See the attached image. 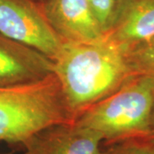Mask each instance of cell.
Segmentation results:
<instances>
[{
  "instance_id": "cell-1",
  "label": "cell",
  "mask_w": 154,
  "mask_h": 154,
  "mask_svg": "<svg viewBox=\"0 0 154 154\" xmlns=\"http://www.w3.org/2000/svg\"><path fill=\"white\" fill-rule=\"evenodd\" d=\"M52 61L53 74L74 122L134 76L123 51L105 37L89 43L63 42Z\"/></svg>"
},
{
  "instance_id": "cell-2",
  "label": "cell",
  "mask_w": 154,
  "mask_h": 154,
  "mask_svg": "<svg viewBox=\"0 0 154 154\" xmlns=\"http://www.w3.org/2000/svg\"><path fill=\"white\" fill-rule=\"evenodd\" d=\"M74 122L54 74L37 82L0 88V141L22 145L54 123Z\"/></svg>"
},
{
  "instance_id": "cell-3",
  "label": "cell",
  "mask_w": 154,
  "mask_h": 154,
  "mask_svg": "<svg viewBox=\"0 0 154 154\" xmlns=\"http://www.w3.org/2000/svg\"><path fill=\"white\" fill-rule=\"evenodd\" d=\"M154 78L134 75L109 97L85 110L78 124L93 129L107 146L130 138L152 134Z\"/></svg>"
},
{
  "instance_id": "cell-4",
  "label": "cell",
  "mask_w": 154,
  "mask_h": 154,
  "mask_svg": "<svg viewBox=\"0 0 154 154\" xmlns=\"http://www.w3.org/2000/svg\"><path fill=\"white\" fill-rule=\"evenodd\" d=\"M0 33L51 60L63 44L36 0H0Z\"/></svg>"
},
{
  "instance_id": "cell-5",
  "label": "cell",
  "mask_w": 154,
  "mask_h": 154,
  "mask_svg": "<svg viewBox=\"0 0 154 154\" xmlns=\"http://www.w3.org/2000/svg\"><path fill=\"white\" fill-rule=\"evenodd\" d=\"M101 135L76 122L54 123L35 132L22 144V154H102Z\"/></svg>"
},
{
  "instance_id": "cell-6",
  "label": "cell",
  "mask_w": 154,
  "mask_h": 154,
  "mask_svg": "<svg viewBox=\"0 0 154 154\" xmlns=\"http://www.w3.org/2000/svg\"><path fill=\"white\" fill-rule=\"evenodd\" d=\"M38 3L63 42L89 43L105 37L87 0H43Z\"/></svg>"
},
{
  "instance_id": "cell-7",
  "label": "cell",
  "mask_w": 154,
  "mask_h": 154,
  "mask_svg": "<svg viewBox=\"0 0 154 154\" xmlns=\"http://www.w3.org/2000/svg\"><path fill=\"white\" fill-rule=\"evenodd\" d=\"M53 74V61L0 33V88L42 81Z\"/></svg>"
},
{
  "instance_id": "cell-8",
  "label": "cell",
  "mask_w": 154,
  "mask_h": 154,
  "mask_svg": "<svg viewBox=\"0 0 154 154\" xmlns=\"http://www.w3.org/2000/svg\"><path fill=\"white\" fill-rule=\"evenodd\" d=\"M154 36V0H122L105 38L123 52Z\"/></svg>"
},
{
  "instance_id": "cell-9",
  "label": "cell",
  "mask_w": 154,
  "mask_h": 154,
  "mask_svg": "<svg viewBox=\"0 0 154 154\" xmlns=\"http://www.w3.org/2000/svg\"><path fill=\"white\" fill-rule=\"evenodd\" d=\"M123 53L134 75L154 78V36L128 49Z\"/></svg>"
},
{
  "instance_id": "cell-10",
  "label": "cell",
  "mask_w": 154,
  "mask_h": 154,
  "mask_svg": "<svg viewBox=\"0 0 154 154\" xmlns=\"http://www.w3.org/2000/svg\"><path fill=\"white\" fill-rule=\"evenodd\" d=\"M105 147L102 154H154V134L130 138Z\"/></svg>"
},
{
  "instance_id": "cell-11",
  "label": "cell",
  "mask_w": 154,
  "mask_h": 154,
  "mask_svg": "<svg viewBox=\"0 0 154 154\" xmlns=\"http://www.w3.org/2000/svg\"><path fill=\"white\" fill-rule=\"evenodd\" d=\"M105 34L115 18L122 0H87Z\"/></svg>"
},
{
  "instance_id": "cell-12",
  "label": "cell",
  "mask_w": 154,
  "mask_h": 154,
  "mask_svg": "<svg viewBox=\"0 0 154 154\" xmlns=\"http://www.w3.org/2000/svg\"><path fill=\"white\" fill-rule=\"evenodd\" d=\"M151 130H152V133L154 134V107L152 112V116H151Z\"/></svg>"
},
{
  "instance_id": "cell-13",
  "label": "cell",
  "mask_w": 154,
  "mask_h": 154,
  "mask_svg": "<svg viewBox=\"0 0 154 154\" xmlns=\"http://www.w3.org/2000/svg\"><path fill=\"white\" fill-rule=\"evenodd\" d=\"M37 2H41V1H43V0H36Z\"/></svg>"
},
{
  "instance_id": "cell-14",
  "label": "cell",
  "mask_w": 154,
  "mask_h": 154,
  "mask_svg": "<svg viewBox=\"0 0 154 154\" xmlns=\"http://www.w3.org/2000/svg\"><path fill=\"white\" fill-rule=\"evenodd\" d=\"M0 154H11V153H0Z\"/></svg>"
}]
</instances>
